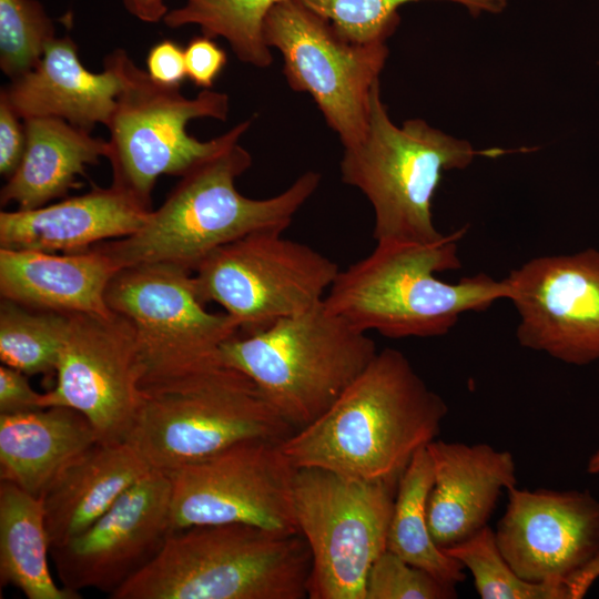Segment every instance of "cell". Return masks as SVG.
Listing matches in <instances>:
<instances>
[{
    "label": "cell",
    "instance_id": "ba28073f",
    "mask_svg": "<svg viewBox=\"0 0 599 599\" xmlns=\"http://www.w3.org/2000/svg\"><path fill=\"white\" fill-rule=\"evenodd\" d=\"M103 63L121 81L114 110L105 124L111 184L152 209L151 193L161 175L181 176L223 143L225 133L200 141L186 132V124L201 118L225 121L230 98L210 89L186 98L180 85L153 80L123 49L111 52Z\"/></svg>",
    "mask_w": 599,
    "mask_h": 599
},
{
    "label": "cell",
    "instance_id": "8992f818",
    "mask_svg": "<svg viewBox=\"0 0 599 599\" xmlns=\"http://www.w3.org/2000/svg\"><path fill=\"white\" fill-rule=\"evenodd\" d=\"M501 149L476 150L470 142L432 126L423 119L396 125L374 87L365 135L343 148L342 181L358 189L374 211L376 242L435 243L445 235L434 225L432 203L443 173L470 165L477 155L497 156Z\"/></svg>",
    "mask_w": 599,
    "mask_h": 599
},
{
    "label": "cell",
    "instance_id": "ffe728a7",
    "mask_svg": "<svg viewBox=\"0 0 599 599\" xmlns=\"http://www.w3.org/2000/svg\"><path fill=\"white\" fill-rule=\"evenodd\" d=\"M102 72L89 71L69 37L54 38L31 71L1 89L22 120L57 118L87 131L106 124L121 89L116 72L103 63Z\"/></svg>",
    "mask_w": 599,
    "mask_h": 599
},
{
    "label": "cell",
    "instance_id": "5b68a950",
    "mask_svg": "<svg viewBox=\"0 0 599 599\" xmlns=\"http://www.w3.org/2000/svg\"><path fill=\"white\" fill-rule=\"evenodd\" d=\"M375 342L324 300L221 347L225 366L246 375L295 430L323 415L377 354Z\"/></svg>",
    "mask_w": 599,
    "mask_h": 599
},
{
    "label": "cell",
    "instance_id": "7a4b0ae2",
    "mask_svg": "<svg viewBox=\"0 0 599 599\" xmlns=\"http://www.w3.org/2000/svg\"><path fill=\"white\" fill-rule=\"evenodd\" d=\"M251 124L247 119L225 132L223 143L180 176L139 231L94 246L120 270L169 264L193 273L222 245L257 231H285L317 190L321 174L307 171L267 199L242 195L235 181L252 165V155L240 139Z\"/></svg>",
    "mask_w": 599,
    "mask_h": 599
},
{
    "label": "cell",
    "instance_id": "1f68e13d",
    "mask_svg": "<svg viewBox=\"0 0 599 599\" xmlns=\"http://www.w3.org/2000/svg\"><path fill=\"white\" fill-rule=\"evenodd\" d=\"M456 587L385 549L366 580L365 599H453Z\"/></svg>",
    "mask_w": 599,
    "mask_h": 599
},
{
    "label": "cell",
    "instance_id": "30bf717a",
    "mask_svg": "<svg viewBox=\"0 0 599 599\" xmlns=\"http://www.w3.org/2000/svg\"><path fill=\"white\" fill-rule=\"evenodd\" d=\"M105 301L133 326L141 388L223 366L222 345L240 333L227 313H212L200 298L193 273L169 264L119 270Z\"/></svg>",
    "mask_w": 599,
    "mask_h": 599
},
{
    "label": "cell",
    "instance_id": "8d00e7d4",
    "mask_svg": "<svg viewBox=\"0 0 599 599\" xmlns=\"http://www.w3.org/2000/svg\"><path fill=\"white\" fill-rule=\"evenodd\" d=\"M123 3L129 13L146 23L163 21L169 12L164 0H123Z\"/></svg>",
    "mask_w": 599,
    "mask_h": 599
},
{
    "label": "cell",
    "instance_id": "5bb4252c",
    "mask_svg": "<svg viewBox=\"0 0 599 599\" xmlns=\"http://www.w3.org/2000/svg\"><path fill=\"white\" fill-rule=\"evenodd\" d=\"M57 382L42 408L65 406L84 415L99 441H124L142 403L135 332L122 315L70 314Z\"/></svg>",
    "mask_w": 599,
    "mask_h": 599
},
{
    "label": "cell",
    "instance_id": "52a82bcc",
    "mask_svg": "<svg viewBox=\"0 0 599 599\" xmlns=\"http://www.w3.org/2000/svg\"><path fill=\"white\" fill-rule=\"evenodd\" d=\"M141 390L125 441L166 474L243 440L282 441L295 432L246 375L225 365Z\"/></svg>",
    "mask_w": 599,
    "mask_h": 599
},
{
    "label": "cell",
    "instance_id": "4316f807",
    "mask_svg": "<svg viewBox=\"0 0 599 599\" xmlns=\"http://www.w3.org/2000/svg\"><path fill=\"white\" fill-rule=\"evenodd\" d=\"M282 0H186L169 10L163 22L170 28L197 26L202 34L225 39L244 63L267 68L273 62L263 35L268 11Z\"/></svg>",
    "mask_w": 599,
    "mask_h": 599
},
{
    "label": "cell",
    "instance_id": "7c38bea8",
    "mask_svg": "<svg viewBox=\"0 0 599 599\" xmlns=\"http://www.w3.org/2000/svg\"><path fill=\"white\" fill-rule=\"evenodd\" d=\"M263 35L282 54L288 85L313 98L343 148L363 140L372 92L389 53L386 42H352L300 0L276 3Z\"/></svg>",
    "mask_w": 599,
    "mask_h": 599
},
{
    "label": "cell",
    "instance_id": "7402d4cb",
    "mask_svg": "<svg viewBox=\"0 0 599 599\" xmlns=\"http://www.w3.org/2000/svg\"><path fill=\"white\" fill-rule=\"evenodd\" d=\"M150 470L125 440L94 444L41 497L50 547L84 531Z\"/></svg>",
    "mask_w": 599,
    "mask_h": 599
},
{
    "label": "cell",
    "instance_id": "484cf974",
    "mask_svg": "<svg viewBox=\"0 0 599 599\" xmlns=\"http://www.w3.org/2000/svg\"><path fill=\"white\" fill-rule=\"evenodd\" d=\"M433 483L432 460L424 447L399 477L386 549L456 587L465 580V567L434 541L428 527L427 499Z\"/></svg>",
    "mask_w": 599,
    "mask_h": 599
},
{
    "label": "cell",
    "instance_id": "74e56055",
    "mask_svg": "<svg viewBox=\"0 0 599 599\" xmlns=\"http://www.w3.org/2000/svg\"><path fill=\"white\" fill-rule=\"evenodd\" d=\"M586 470L588 474H599V447L589 457Z\"/></svg>",
    "mask_w": 599,
    "mask_h": 599
},
{
    "label": "cell",
    "instance_id": "6da1fadb",
    "mask_svg": "<svg viewBox=\"0 0 599 599\" xmlns=\"http://www.w3.org/2000/svg\"><path fill=\"white\" fill-rule=\"evenodd\" d=\"M448 406L398 349L384 348L317 419L280 443L296 468L397 481Z\"/></svg>",
    "mask_w": 599,
    "mask_h": 599
},
{
    "label": "cell",
    "instance_id": "603a6c76",
    "mask_svg": "<svg viewBox=\"0 0 599 599\" xmlns=\"http://www.w3.org/2000/svg\"><path fill=\"white\" fill-rule=\"evenodd\" d=\"M98 441L89 419L70 407L0 415V478L41 498Z\"/></svg>",
    "mask_w": 599,
    "mask_h": 599
},
{
    "label": "cell",
    "instance_id": "44dd1931",
    "mask_svg": "<svg viewBox=\"0 0 599 599\" xmlns=\"http://www.w3.org/2000/svg\"><path fill=\"white\" fill-rule=\"evenodd\" d=\"M119 270L95 246L61 254L0 247V294L37 309L109 315L105 292Z\"/></svg>",
    "mask_w": 599,
    "mask_h": 599
},
{
    "label": "cell",
    "instance_id": "e575fe53",
    "mask_svg": "<svg viewBox=\"0 0 599 599\" xmlns=\"http://www.w3.org/2000/svg\"><path fill=\"white\" fill-rule=\"evenodd\" d=\"M24 373L1 364L0 415H13L42 408L43 393L35 392Z\"/></svg>",
    "mask_w": 599,
    "mask_h": 599
},
{
    "label": "cell",
    "instance_id": "cb8c5ba5",
    "mask_svg": "<svg viewBox=\"0 0 599 599\" xmlns=\"http://www.w3.org/2000/svg\"><path fill=\"white\" fill-rule=\"evenodd\" d=\"M27 144L0 192L1 205L33 210L64 196L88 165L106 156L108 141L57 118L23 120Z\"/></svg>",
    "mask_w": 599,
    "mask_h": 599
},
{
    "label": "cell",
    "instance_id": "ac0fdd59",
    "mask_svg": "<svg viewBox=\"0 0 599 599\" xmlns=\"http://www.w3.org/2000/svg\"><path fill=\"white\" fill-rule=\"evenodd\" d=\"M434 483L427 521L434 541L446 549L488 525L504 490L517 484L508 450L485 443L433 440L427 446Z\"/></svg>",
    "mask_w": 599,
    "mask_h": 599
},
{
    "label": "cell",
    "instance_id": "d590c367",
    "mask_svg": "<svg viewBox=\"0 0 599 599\" xmlns=\"http://www.w3.org/2000/svg\"><path fill=\"white\" fill-rule=\"evenodd\" d=\"M149 75L166 85H180L186 78L184 49L172 40L155 43L146 57Z\"/></svg>",
    "mask_w": 599,
    "mask_h": 599
},
{
    "label": "cell",
    "instance_id": "83f0119b",
    "mask_svg": "<svg viewBox=\"0 0 599 599\" xmlns=\"http://www.w3.org/2000/svg\"><path fill=\"white\" fill-rule=\"evenodd\" d=\"M70 314L43 311L1 298L0 359L26 375L55 374Z\"/></svg>",
    "mask_w": 599,
    "mask_h": 599
},
{
    "label": "cell",
    "instance_id": "9a60e30c",
    "mask_svg": "<svg viewBox=\"0 0 599 599\" xmlns=\"http://www.w3.org/2000/svg\"><path fill=\"white\" fill-rule=\"evenodd\" d=\"M508 504L495 531L497 545L525 580L568 587L599 559V500L589 490L507 489Z\"/></svg>",
    "mask_w": 599,
    "mask_h": 599
},
{
    "label": "cell",
    "instance_id": "2e32d148",
    "mask_svg": "<svg viewBox=\"0 0 599 599\" xmlns=\"http://www.w3.org/2000/svg\"><path fill=\"white\" fill-rule=\"evenodd\" d=\"M507 278L522 347L571 365L599 359V251L538 256Z\"/></svg>",
    "mask_w": 599,
    "mask_h": 599
},
{
    "label": "cell",
    "instance_id": "d6986e66",
    "mask_svg": "<svg viewBox=\"0 0 599 599\" xmlns=\"http://www.w3.org/2000/svg\"><path fill=\"white\" fill-rule=\"evenodd\" d=\"M153 209L110 185L33 210L0 212V247L49 253L87 251L139 231Z\"/></svg>",
    "mask_w": 599,
    "mask_h": 599
},
{
    "label": "cell",
    "instance_id": "f1b7e54d",
    "mask_svg": "<svg viewBox=\"0 0 599 599\" xmlns=\"http://www.w3.org/2000/svg\"><path fill=\"white\" fill-rule=\"evenodd\" d=\"M443 550L470 571L481 599H571L566 586L521 578L502 556L488 525Z\"/></svg>",
    "mask_w": 599,
    "mask_h": 599
},
{
    "label": "cell",
    "instance_id": "d6a6232c",
    "mask_svg": "<svg viewBox=\"0 0 599 599\" xmlns=\"http://www.w3.org/2000/svg\"><path fill=\"white\" fill-rule=\"evenodd\" d=\"M186 78L196 87L210 89L226 64L225 51L212 38L194 37L184 48Z\"/></svg>",
    "mask_w": 599,
    "mask_h": 599
},
{
    "label": "cell",
    "instance_id": "4fadbf2b",
    "mask_svg": "<svg viewBox=\"0 0 599 599\" xmlns=\"http://www.w3.org/2000/svg\"><path fill=\"white\" fill-rule=\"evenodd\" d=\"M281 441L247 439L167 473L171 529L243 524L300 534L293 502L297 468Z\"/></svg>",
    "mask_w": 599,
    "mask_h": 599
},
{
    "label": "cell",
    "instance_id": "277c9868",
    "mask_svg": "<svg viewBox=\"0 0 599 599\" xmlns=\"http://www.w3.org/2000/svg\"><path fill=\"white\" fill-rule=\"evenodd\" d=\"M312 557L301 534L243 524L173 531L111 599H304Z\"/></svg>",
    "mask_w": 599,
    "mask_h": 599
},
{
    "label": "cell",
    "instance_id": "4dcf8cb0",
    "mask_svg": "<svg viewBox=\"0 0 599 599\" xmlns=\"http://www.w3.org/2000/svg\"><path fill=\"white\" fill-rule=\"evenodd\" d=\"M54 26L37 0H0V69L10 79L31 71L54 39Z\"/></svg>",
    "mask_w": 599,
    "mask_h": 599
},
{
    "label": "cell",
    "instance_id": "836d02e7",
    "mask_svg": "<svg viewBox=\"0 0 599 599\" xmlns=\"http://www.w3.org/2000/svg\"><path fill=\"white\" fill-rule=\"evenodd\" d=\"M27 144L23 120L0 94V173L9 179L21 162Z\"/></svg>",
    "mask_w": 599,
    "mask_h": 599
},
{
    "label": "cell",
    "instance_id": "9c48e42d",
    "mask_svg": "<svg viewBox=\"0 0 599 599\" xmlns=\"http://www.w3.org/2000/svg\"><path fill=\"white\" fill-rule=\"evenodd\" d=\"M398 480L297 468L294 514L312 557L307 598L365 599L369 570L386 549Z\"/></svg>",
    "mask_w": 599,
    "mask_h": 599
},
{
    "label": "cell",
    "instance_id": "e0dca14e",
    "mask_svg": "<svg viewBox=\"0 0 599 599\" xmlns=\"http://www.w3.org/2000/svg\"><path fill=\"white\" fill-rule=\"evenodd\" d=\"M171 481L151 469L80 535L50 554L61 585L111 596L160 552L172 532Z\"/></svg>",
    "mask_w": 599,
    "mask_h": 599
},
{
    "label": "cell",
    "instance_id": "d4e9b609",
    "mask_svg": "<svg viewBox=\"0 0 599 599\" xmlns=\"http://www.w3.org/2000/svg\"><path fill=\"white\" fill-rule=\"evenodd\" d=\"M50 541L42 499L16 484L0 481V581L28 599H80L53 580L48 565Z\"/></svg>",
    "mask_w": 599,
    "mask_h": 599
},
{
    "label": "cell",
    "instance_id": "3957f363",
    "mask_svg": "<svg viewBox=\"0 0 599 599\" xmlns=\"http://www.w3.org/2000/svg\"><path fill=\"white\" fill-rule=\"evenodd\" d=\"M464 230L435 243L379 241L366 257L339 271L324 304L357 329L385 337L446 335L468 312L509 300L508 278L479 273L456 283L437 273L461 266L457 241Z\"/></svg>",
    "mask_w": 599,
    "mask_h": 599
},
{
    "label": "cell",
    "instance_id": "8fae6325",
    "mask_svg": "<svg viewBox=\"0 0 599 599\" xmlns=\"http://www.w3.org/2000/svg\"><path fill=\"white\" fill-rule=\"evenodd\" d=\"M284 231L250 233L212 252L193 272L203 303L224 308L238 334L262 331L321 303L338 265Z\"/></svg>",
    "mask_w": 599,
    "mask_h": 599
},
{
    "label": "cell",
    "instance_id": "f546056e",
    "mask_svg": "<svg viewBox=\"0 0 599 599\" xmlns=\"http://www.w3.org/2000/svg\"><path fill=\"white\" fill-rule=\"evenodd\" d=\"M327 19L345 39L357 43L386 42L398 23V9L420 0H300ZM464 7L470 14H498L508 0H437Z\"/></svg>",
    "mask_w": 599,
    "mask_h": 599
}]
</instances>
